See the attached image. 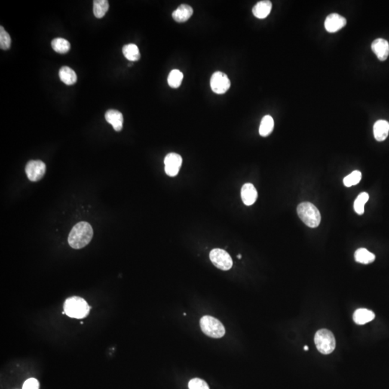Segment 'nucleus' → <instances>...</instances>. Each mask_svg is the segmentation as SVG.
<instances>
[{"mask_svg":"<svg viewBox=\"0 0 389 389\" xmlns=\"http://www.w3.org/2000/svg\"><path fill=\"white\" fill-rule=\"evenodd\" d=\"M59 77L66 85H72L77 82V76L73 69L69 66H63L59 70Z\"/></svg>","mask_w":389,"mask_h":389,"instance_id":"nucleus-18","label":"nucleus"},{"mask_svg":"<svg viewBox=\"0 0 389 389\" xmlns=\"http://www.w3.org/2000/svg\"><path fill=\"white\" fill-rule=\"evenodd\" d=\"M200 328L205 335L212 338H223L225 335V328L219 320L211 316H204L200 321Z\"/></svg>","mask_w":389,"mask_h":389,"instance_id":"nucleus-5","label":"nucleus"},{"mask_svg":"<svg viewBox=\"0 0 389 389\" xmlns=\"http://www.w3.org/2000/svg\"><path fill=\"white\" fill-rule=\"evenodd\" d=\"M46 164L40 160H31L25 167V172L28 179L32 182H38L45 175Z\"/></svg>","mask_w":389,"mask_h":389,"instance_id":"nucleus-8","label":"nucleus"},{"mask_svg":"<svg viewBox=\"0 0 389 389\" xmlns=\"http://www.w3.org/2000/svg\"><path fill=\"white\" fill-rule=\"evenodd\" d=\"M23 389H39V382L35 378H29L25 381Z\"/></svg>","mask_w":389,"mask_h":389,"instance_id":"nucleus-29","label":"nucleus"},{"mask_svg":"<svg viewBox=\"0 0 389 389\" xmlns=\"http://www.w3.org/2000/svg\"><path fill=\"white\" fill-rule=\"evenodd\" d=\"M373 51L380 61H386L389 55V44L384 38H377L371 45Z\"/></svg>","mask_w":389,"mask_h":389,"instance_id":"nucleus-11","label":"nucleus"},{"mask_svg":"<svg viewBox=\"0 0 389 389\" xmlns=\"http://www.w3.org/2000/svg\"><path fill=\"white\" fill-rule=\"evenodd\" d=\"M123 53L125 57L130 62H136L141 58L139 49L136 44H129L123 47Z\"/></svg>","mask_w":389,"mask_h":389,"instance_id":"nucleus-20","label":"nucleus"},{"mask_svg":"<svg viewBox=\"0 0 389 389\" xmlns=\"http://www.w3.org/2000/svg\"><path fill=\"white\" fill-rule=\"evenodd\" d=\"M375 314L366 308H359L353 314V320L357 324L363 325L375 319Z\"/></svg>","mask_w":389,"mask_h":389,"instance_id":"nucleus-17","label":"nucleus"},{"mask_svg":"<svg viewBox=\"0 0 389 389\" xmlns=\"http://www.w3.org/2000/svg\"><path fill=\"white\" fill-rule=\"evenodd\" d=\"M212 263L221 270H230L233 266V261L228 252L224 249H214L210 252Z\"/></svg>","mask_w":389,"mask_h":389,"instance_id":"nucleus-6","label":"nucleus"},{"mask_svg":"<svg viewBox=\"0 0 389 389\" xmlns=\"http://www.w3.org/2000/svg\"><path fill=\"white\" fill-rule=\"evenodd\" d=\"M210 84L213 93L219 95L227 93L231 87V81L228 76L221 72H216L213 74Z\"/></svg>","mask_w":389,"mask_h":389,"instance_id":"nucleus-7","label":"nucleus"},{"mask_svg":"<svg viewBox=\"0 0 389 389\" xmlns=\"http://www.w3.org/2000/svg\"><path fill=\"white\" fill-rule=\"evenodd\" d=\"M274 129V120L270 115H265L262 118L259 126V132L261 136L266 137L273 132Z\"/></svg>","mask_w":389,"mask_h":389,"instance_id":"nucleus-21","label":"nucleus"},{"mask_svg":"<svg viewBox=\"0 0 389 389\" xmlns=\"http://www.w3.org/2000/svg\"><path fill=\"white\" fill-rule=\"evenodd\" d=\"M368 200H369V194L367 193H362L357 196L354 203L355 211L357 214L362 215L364 213V206Z\"/></svg>","mask_w":389,"mask_h":389,"instance_id":"nucleus-25","label":"nucleus"},{"mask_svg":"<svg viewBox=\"0 0 389 389\" xmlns=\"http://www.w3.org/2000/svg\"><path fill=\"white\" fill-rule=\"evenodd\" d=\"M105 120L113 127L115 131H121L123 129V116L120 111L109 110L105 113Z\"/></svg>","mask_w":389,"mask_h":389,"instance_id":"nucleus-12","label":"nucleus"},{"mask_svg":"<svg viewBox=\"0 0 389 389\" xmlns=\"http://www.w3.org/2000/svg\"><path fill=\"white\" fill-rule=\"evenodd\" d=\"M237 258H238L239 259H241L242 255H239L238 256H237Z\"/></svg>","mask_w":389,"mask_h":389,"instance_id":"nucleus-31","label":"nucleus"},{"mask_svg":"<svg viewBox=\"0 0 389 389\" xmlns=\"http://www.w3.org/2000/svg\"><path fill=\"white\" fill-rule=\"evenodd\" d=\"M189 389H210L206 381L200 378H194L188 384Z\"/></svg>","mask_w":389,"mask_h":389,"instance_id":"nucleus-28","label":"nucleus"},{"mask_svg":"<svg viewBox=\"0 0 389 389\" xmlns=\"http://www.w3.org/2000/svg\"><path fill=\"white\" fill-rule=\"evenodd\" d=\"M164 170L168 176L175 177L179 173L182 164V158L176 153H170L164 158Z\"/></svg>","mask_w":389,"mask_h":389,"instance_id":"nucleus-9","label":"nucleus"},{"mask_svg":"<svg viewBox=\"0 0 389 389\" xmlns=\"http://www.w3.org/2000/svg\"><path fill=\"white\" fill-rule=\"evenodd\" d=\"M11 46V38L2 26L0 27V48L7 50Z\"/></svg>","mask_w":389,"mask_h":389,"instance_id":"nucleus-27","label":"nucleus"},{"mask_svg":"<svg viewBox=\"0 0 389 389\" xmlns=\"http://www.w3.org/2000/svg\"><path fill=\"white\" fill-rule=\"evenodd\" d=\"M194 14L192 7L186 4L179 5L172 13V17L178 23H184L191 18Z\"/></svg>","mask_w":389,"mask_h":389,"instance_id":"nucleus-14","label":"nucleus"},{"mask_svg":"<svg viewBox=\"0 0 389 389\" xmlns=\"http://www.w3.org/2000/svg\"><path fill=\"white\" fill-rule=\"evenodd\" d=\"M241 196L243 203L246 206H252L258 198V191L252 184L246 183L242 188Z\"/></svg>","mask_w":389,"mask_h":389,"instance_id":"nucleus-13","label":"nucleus"},{"mask_svg":"<svg viewBox=\"0 0 389 389\" xmlns=\"http://www.w3.org/2000/svg\"><path fill=\"white\" fill-rule=\"evenodd\" d=\"M389 133V123L385 120L375 122L373 126V134L378 142L385 140Z\"/></svg>","mask_w":389,"mask_h":389,"instance_id":"nucleus-15","label":"nucleus"},{"mask_svg":"<svg viewBox=\"0 0 389 389\" xmlns=\"http://www.w3.org/2000/svg\"><path fill=\"white\" fill-rule=\"evenodd\" d=\"M64 310L69 317L83 319L90 314V307L84 298L72 296L65 301Z\"/></svg>","mask_w":389,"mask_h":389,"instance_id":"nucleus-2","label":"nucleus"},{"mask_svg":"<svg viewBox=\"0 0 389 389\" xmlns=\"http://www.w3.org/2000/svg\"><path fill=\"white\" fill-rule=\"evenodd\" d=\"M52 49L56 53L65 54L70 50V43L67 40L62 38H56L53 39L51 42Z\"/></svg>","mask_w":389,"mask_h":389,"instance_id":"nucleus-22","label":"nucleus"},{"mask_svg":"<svg viewBox=\"0 0 389 389\" xmlns=\"http://www.w3.org/2000/svg\"><path fill=\"white\" fill-rule=\"evenodd\" d=\"M347 24V20L340 15L332 13L326 17L324 22L325 29L329 32H336Z\"/></svg>","mask_w":389,"mask_h":389,"instance_id":"nucleus-10","label":"nucleus"},{"mask_svg":"<svg viewBox=\"0 0 389 389\" xmlns=\"http://www.w3.org/2000/svg\"><path fill=\"white\" fill-rule=\"evenodd\" d=\"M361 178L362 174L360 171H353L351 174L344 178L343 182H344V185L346 187H348L349 188V187L353 186V185L358 184L360 181L361 180Z\"/></svg>","mask_w":389,"mask_h":389,"instance_id":"nucleus-26","label":"nucleus"},{"mask_svg":"<svg viewBox=\"0 0 389 389\" xmlns=\"http://www.w3.org/2000/svg\"><path fill=\"white\" fill-rule=\"evenodd\" d=\"M93 237L92 226L89 223L81 221L76 224L71 230L68 242L73 249H81L91 242Z\"/></svg>","mask_w":389,"mask_h":389,"instance_id":"nucleus-1","label":"nucleus"},{"mask_svg":"<svg viewBox=\"0 0 389 389\" xmlns=\"http://www.w3.org/2000/svg\"><path fill=\"white\" fill-rule=\"evenodd\" d=\"M355 259L356 262L362 264H370L375 259V255L367 250L365 248H360L355 253Z\"/></svg>","mask_w":389,"mask_h":389,"instance_id":"nucleus-19","label":"nucleus"},{"mask_svg":"<svg viewBox=\"0 0 389 389\" xmlns=\"http://www.w3.org/2000/svg\"><path fill=\"white\" fill-rule=\"evenodd\" d=\"M109 9V3L107 0H95L93 1V13L97 18H102Z\"/></svg>","mask_w":389,"mask_h":389,"instance_id":"nucleus-23","label":"nucleus"},{"mask_svg":"<svg viewBox=\"0 0 389 389\" xmlns=\"http://www.w3.org/2000/svg\"><path fill=\"white\" fill-rule=\"evenodd\" d=\"M316 348L323 355L331 354L336 347V340L332 332L322 329L316 332L314 337Z\"/></svg>","mask_w":389,"mask_h":389,"instance_id":"nucleus-4","label":"nucleus"},{"mask_svg":"<svg viewBox=\"0 0 389 389\" xmlns=\"http://www.w3.org/2000/svg\"><path fill=\"white\" fill-rule=\"evenodd\" d=\"M304 350H306V351H308V346H307V345H305V346H304Z\"/></svg>","mask_w":389,"mask_h":389,"instance_id":"nucleus-30","label":"nucleus"},{"mask_svg":"<svg viewBox=\"0 0 389 389\" xmlns=\"http://www.w3.org/2000/svg\"><path fill=\"white\" fill-rule=\"evenodd\" d=\"M272 10V2L268 0L259 1L254 6L252 13L255 17L259 19H264L268 17Z\"/></svg>","mask_w":389,"mask_h":389,"instance_id":"nucleus-16","label":"nucleus"},{"mask_svg":"<svg viewBox=\"0 0 389 389\" xmlns=\"http://www.w3.org/2000/svg\"><path fill=\"white\" fill-rule=\"evenodd\" d=\"M183 74L178 69H174L169 74L167 81L169 86L172 88L177 89L179 87L183 80Z\"/></svg>","mask_w":389,"mask_h":389,"instance_id":"nucleus-24","label":"nucleus"},{"mask_svg":"<svg viewBox=\"0 0 389 389\" xmlns=\"http://www.w3.org/2000/svg\"><path fill=\"white\" fill-rule=\"evenodd\" d=\"M297 213L301 221L310 228H316L320 224V212L309 202H304L298 205Z\"/></svg>","mask_w":389,"mask_h":389,"instance_id":"nucleus-3","label":"nucleus"}]
</instances>
